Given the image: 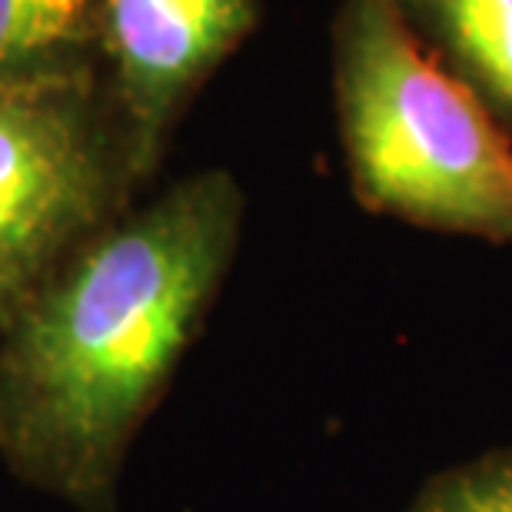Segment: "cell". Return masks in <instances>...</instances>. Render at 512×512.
Segmentation results:
<instances>
[{
    "instance_id": "obj_7",
    "label": "cell",
    "mask_w": 512,
    "mask_h": 512,
    "mask_svg": "<svg viewBox=\"0 0 512 512\" xmlns=\"http://www.w3.org/2000/svg\"><path fill=\"white\" fill-rule=\"evenodd\" d=\"M406 512H512V443L436 473Z\"/></svg>"
},
{
    "instance_id": "obj_3",
    "label": "cell",
    "mask_w": 512,
    "mask_h": 512,
    "mask_svg": "<svg viewBox=\"0 0 512 512\" xmlns=\"http://www.w3.org/2000/svg\"><path fill=\"white\" fill-rule=\"evenodd\" d=\"M140 197L100 74L0 87V330Z\"/></svg>"
},
{
    "instance_id": "obj_1",
    "label": "cell",
    "mask_w": 512,
    "mask_h": 512,
    "mask_svg": "<svg viewBox=\"0 0 512 512\" xmlns=\"http://www.w3.org/2000/svg\"><path fill=\"white\" fill-rule=\"evenodd\" d=\"M247 190L207 167L94 233L0 330V463L70 512H117L130 449L207 330Z\"/></svg>"
},
{
    "instance_id": "obj_4",
    "label": "cell",
    "mask_w": 512,
    "mask_h": 512,
    "mask_svg": "<svg viewBox=\"0 0 512 512\" xmlns=\"http://www.w3.org/2000/svg\"><path fill=\"white\" fill-rule=\"evenodd\" d=\"M260 17L263 0H97L100 84L143 193L193 100Z\"/></svg>"
},
{
    "instance_id": "obj_6",
    "label": "cell",
    "mask_w": 512,
    "mask_h": 512,
    "mask_svg": "<svg viewBox=\"0 0 512 512\" xmlns=\"http://www.w3.org/2000/svg\"><path fill=\"white\" fill-rule=\"evenodd\" d=\"M94 74L97 0H0V87Z\"/></svg>"
},
{
    "instance_id": "obj_5",
    "label": "cell",
    "mask_w": 512,
    "mask_h": 512,
    "mask_svg": "<svg viewBox=\"0 0 512 512\" xmlns=\"http://www.w3.org/2000/svg\"><path fill=\"white\" fill-rule=\"evenodd\" d=\"M433 50L512 137V0H396Z\"/></svg>"
},
{
    "instance_id": "obj_2",
    "label": "cell",
    "mask_w": 512,
    "mask_h": 512,
    "mask_svg": "<svg viewBox=\"0 0 512 512\" xmlns=\"http://www.w3.org/2000/svg\"><path fill=\"white\" fill-rule=\"evenodd\" d=\"M330 67L346 180L366 213L512 247V137L396 0H340Z\"/></svg>"
}]
</instances>
